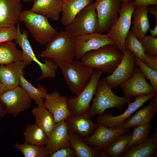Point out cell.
Listing matches in <instances>:
<instances>
[{"label":"cell","instance_id":"1","mask_svg":"<svg viewBox=\"0 0 157 157\" xmlns=\"http://www.w3.org/2000/svg\"><path fill=\"white\" fill-rule=\"evenodd\" d=\"M123 53L114 44H107L84 54L81 63L89 68L111 74L120 63Z\"/></svg>","mask_w":157,"mask_h":157},{"label":"cell","instance_id":"2","mask_svg":"<svg viewBox=\"0 0 157 157\" xmlns=\"http://www.w3.org/2000/svg\"><path fill=\"white\" fill-rule=\"evenodd\" d=\"M38 56L50 59L58 65L71 62L75 58L74 38L65 30L57 32Z\"/></svg>","mask_w":157,"mask_h":157},{"label":"cell","instance_id":"3","mask_svg":"<svg viewBox=\"0 0 157 157\" xmlns=\"http://www.w3.org/2000/svg\"><path fill=\"white\" fill-rule=\"evenodd\" d=\"M111 89L104 77L99 80L92 103L87 112L91 119L96 115H102L108 108L123 110L126 104L131 102L130 98L119 96L113 93Z\"/></svg>","mask_w":157,"mask_h":157},{"label":"cell","instance_id":"4","mask_svg":"<svg viewBox=\"0 0 157 157\" xmlns=\"http://www.w3.org/2000/svg\"><path fill=\"white\" fill-rule=\"evenodd\" d=\"M23 22L35 41L41 45L46 44L57 31L50 24L46 16L32 12L23 10L19 22Z\"/></svg>","mask_w":157,"mask_h":157},{"label":"cell","instance_id":"5","mask_svg":"<svg viewBox=\"0 0 157 157\" xmlns=\"http://www.w3.org/2000/svg\"><path fill=\"white\" fill-rule=\"evenodd\" d=\"M66 84L70 91L78 95L88 84L94 71L78 60L58 64Z\"/></svg>","mask_w":157,"mask_h":157},{"label":"cell","instance_id":"6","mask_svg":"<svg viewBox=\"0 0 157 157\" xmlns=\"http://www.w3.org/2000/svg\"><path fill=\"white\" fill-rule=\"evenodd\" d=\"M103 73L99 70L94 71L88 84L79 94L67 98V106L71 115L77 116L88 112L90 102L96 93L98 82Z\"/></svg>","mask_w":157,"mask_h":157},{"label":"cell","instance_id":"7","mask_svg":"<svg viewBox=\"0 0 157 157\" xmlns=\"http://www.w3.org/2000/svg\"><path fill=\"white\" fill-rule=\"evenodd\" d=\"M98 25L96 10L94 3H92L79 12L65 26V30L75 38L95 33Z\"/></svg>","mask_w":157,"mask_h":157},{"label":"cell","instance_id":"8","mask_svg":"<svg viewBox=\"0 0 157 157\" xmlns=\"http://www.w3.org/2000/svg\"><path fill=\"white\" fill-rule=\"evenodd\" d=\"M135 7L133 1L121 2L119 18L106 34L123 53L126 49L125 40L130 31L132 13Z\"/></svg>","mask_w":157,"mask_h":157},{"label":"cell","instance_id":"9","mask_svg":"<svg viewBox=\"0 0 157 157\" xmlns=\"http://www.w3.org/2000/svg\"><path fill=\"white\" fill-rule=\"evenodd\" d=\"M121 0H96L94 3L96 10L98 25L95 33L107 32L118 19Z\"/></svg>","mask_w":157,"mask_h":157},{"label":"cell","instance_id":"10","mask_svg":"<svg viewBox=\"0 0 157 157\" xmlns=\"http://www.w3.org/2000/svg\"><path fill=\"white\" fill-rule=\"evenodd\" d=\"M6 107L7 113L14 116L30 108L32 99L21 87L19 86L8 90L0 98Z\"/></svg>","mask_w":157,"mask_h":157},{"label":"cell","instance_id":"11","mask_svg":"<svg viewBox=\"0 0 157 157\" xmlns=\"http://www.w3.org/2000/svg\"><path fill=\"white\" fill-rule=\"evenodd\" d=\"M157 94H144L135 97L132 102L127 104L128 108L123 113L113 116L110 113H106L97 118V123L101 125L113 129L120 128L121 125L143 104Z\"/></svg>","mask_w":157,"mask_h":157},{"label":"cell","instance_id":"12","mask_svg":"<svg viewBox=\"0 0 157 157\" xmlns=\"http://www.w3.org/2000/svg\"><path fill=\"white\" fill-rule=\"evenodd\" d=\"M135 57L132 52L125 49L120 63L111 74L104 77L111 88H116L131 78L137 67Z\"/></svg>","mask_w":157,"mask_h":157},{"label":"cell","instance_id":"13","mask_svg":"<svg viewBox=\"0 0 157 157\" xmlns=\"http://www.w3.org/2000/svg\"><path fill=\"white\" fill-rule=\"evenodd\" d=\"M16 28L17 35L15 40L22 49V61L26 66L30 65L33 61H35L39 66L42 76L50 74L53 69L51 61L48 59H45L43 60L44 63L40 62L36 57L28 40V32L25 30L21 32L19 22L17 24Z\"/></svg>","mask_w":157,"mask_h":157},{"label":"cell","instance_id":"14","mask_svg":"<svg viewBox=\"0 0 157 157\" xmlns=\"http://www.w3.org/2000/svg\"><path fill=\"white\" fill-rule=\"evenodd\" d=\"M130 133L129 128L113 129L99 124L97 130L92 135L82 139L90 146L97 148L103 152L119 136Z\"/></svg>","mask_w":157,"mask_h":157},{"label":"cell","instance_id":"15","mask_svg":"<svg viewBox=\"0 0 157 157\" xmlns=\"http://www.w3.org/2000/svg\"><path fill=\"white\" fill-rule=\"evenodd\" d=\"M75 57L80 59L86 52L107 44H114L107 35L94 33L74 38Z\"/></svg>","mask_w":157,"mask_h":157},{"label":"cell","instance_id":"16","mask_svg":"<svg viewBox=\"0 0 157 157\" xmlns=\"http://www.w3.org/2000/svg\"><path fill=\"white\" fill-rule=\"evenodd\" d=\"M119 86L122 91L124 96L127 98L155 94L152 86L147 81L144 74L138 67L136 68L129 79Z\"/></svg>","mask_w":157,"mask_h":157},{"label":"cell","instance_id":"17","mask_svg":"<svg viewBox=\"0 0 157 157\" xmlns=\"http://www.w3.org/2000/svg\"><path fill=\"white\" fill-rule=\"evenodd\" d=\"M43 102L45 108L53 115L56 123L65 119L72 113L67 104V98L61 96L58 92L53 90L45 96Z\"/></svg>","mask_w":157,"mask_h":157},{"label":"cell","instance_id":"18","mask_svg":"<svg viewBox=\"0 0 157 157\" xmlns=\"http://www.w3.org/2000/svg\"><path fill=\"white\" fill-rule=\"evenodd\" d=\"M65 120L69 131L82 139L92 135L99 126L92 121L87 113L77 116L71 115Z\"/></svg>","mask_w":157,"mask_h":157},{"label":"cell","instance_id":"19","mask_svg":"<svg viewBox=\"0 0 157 157\" xmlns=\"http://www.w3.org/2000/svg\"><path fill=\"white\" fill-rule=\"evenodd\" d=\"M22 0H0V28L15 26L19 22Z\"/></svg>","mask_w":157,"mask_h":157},{"label":"cell","instance_id":"20","mask_svg":"<svg viewBox=\"0 0 157 157\" xmlns=\"http://www.w3.org/2000/svg\"><path fill=\"white\" fill-rule=\"evenodd\" d=\"M150 100L147 105L135 112L124 122L120 128L125 129L150 122L157 113V94Z\"/></svg>","mask_w":157,"mask_h":157},{"label":"cell","instance_id":"21","mask_svg":"<svg viewBox=\"0 0 157 157\" xmlns=\"http://www.w3.org/2000/svg\"><path fill=\"white\" fill-rule=\"evenodd\" d=\"M26 66L22 61L0 64V80L8 90L19 86L20 76Z\"/></svg>","mask_w":157,"mask_h":157},{"label":"cell","instance_id":"22","mask_svg":"<svg viewBox=\"0 0 157 157\" xmlns=\"http://www.w3.org/2000/svg\"><path fill=\"white\" fill-rule=\"evenodd\" d=\"M68 131L65 119L56 123L46 146L49 155L60 149L70 146Z\"/></svg>","mask_w":157,"mask_h":157},{"label":"cell","instance_id":"23","mask_svg":"<svg viewBox=\"0 0 157 157\" xmlns=\"http://www.w3.org/2000/svg\"><path fill=\"white\" fill-rule=\"evenodd\" d=\"M63 0H35L30 10L54 21L60 20Z\"/></svg>","mask_w":157,"mask_h":157},{"label":"cell","instance_id":"24","mask_svg":"<svg viewBox=\"0 0 157 157\" xmlns=\"http://www.w3.org/2000/svg\"><path fill=\"white\" fill-rule=\"evenodd\" d=\"M157 155V128L144 143L132 146L120 157H156Z\"/></svg>","mask_w":157,"mask_h":157},{"label":"cell","instance_id":"25","mask_svg":"<svg viewBox=\"0 0 157 157\" xmlns=\"http://www.w3.org/2000/svg\"><path fill=\"white\" fill-rule=\"evenodd\" d=\"M149 6L136 7L132 13L133 26L131 31L140 41L146 35L149 29Z\"/></svg>","mask_w":157,"mask_h":157},{"label":"cell","instance_id":"26","mask_svg":"<svg viewBox=\"0 0 157 157\" xmlns=\"http://www.w3.org/2000/svg\"><path fill=\"white\" fill-rule=\"evenodd\" d=\"M43 101L37 107L33 108L32 115L35 118V124L40 128L49 138L56 123L51 113L44 105Z\"/></svg>","mask_w":157,"mask_h":157},{"label":"cell","instance_id":"27","mask_svg":"<svg viewBox=\"0 0 157 157\" xmlns=\"http://www.w3.org/2000/svg\"><path fill=\"white\" fill-rule=\"evenodd\" d=\"M70 145L77 157H106L103 152L96 147L90 146L82 138L68 131Z\"/></svg>","mask_w":157,"mask_h":157},{"label":"cell","instance_id":"28","mask_svg":"<svg viewBox=\"0 0 157 157\" xmlns=\"http://www.w3.org/2000/svg\"><path fill=\"white\" fill-rule=\"evenodd\" d=\"M94 0H63L61 22L65 26L81 10L92 3Z\"/></svg>","mask_w":157,"mask_h":157},{"label":"cell","instance_id":"29","mask_svg":"<svg viewBox=\"0 0 157 157\" xmlns=\"http://www.w3.org/2000/svg\"><path fill=\"white\" fill-rule=\"evenodd\" d=\"M25 142L40 146L47 145L48 138L44 131L35 124L29 123L23 132Z\"/></svg>","mask_w":157,"mask_h":157},{"label":"cell","instance_id":"30","mask_svg":"<svg viewBox=\"0 0 157 157\" xmlns=\"http://www.w3.org/2000/svg\"><path fill=\"white\" fill-rule=\"evenodd\" d=\"M22 61V50L12 41L0 43V64L6 65Z\"/></svg>","mask_w":157,"mask_h":157},{"label":"cell","instance_id":"31","mask_svg":"<svg viewBox=\"0 0 157 157\" xmlns=\"http://www.w3.org/2000/svg\"><path fill=\"white\" fill-rule=\"evenodd\" d=\"M133 132L119 136L110 144L103 151L106 157H120L125 151Z\"/></svg>","mask_w":157,"mask_h":157},{"label":"cell","instance_id":"32","mask_svg":"<svg viewBox=\"0 0 157 157\" xmlns=\"http://www.w3.org/2000/svg\"><path fill=\"white\" fill-rule=\"evenodd\" d=\"M37 105L43 101L45 95L48 93L46 88L42 85L33 86L24 77L23 74L20 76L19 84Z\"/></svg>","mask_w":157,"mask_h":157},{"label":"cell","instance_id":"33","mask_svg":"<svg viewBox=\"0 0 157 157\" xmlns=\"http://www.w3.org/2000/svg\"><path fill=\"white\" fill-rule=\"evenodd\" d=\"M152 129V126L150 122L146 124L133 126V134L125 151L133 146L141 144L146 141L150 137V134Z\"/></svg>","mask_w":157,"mask_h":157},{"label":"cell","instance_id":"34","mask_svg":"<svg viewBox=\"0 0 157 157\" xmlns=\"http://www.w3.org/2000/svg\"><path fill=\"white\" fill-rule=\"evenodd\" d=\"M13 147L21 151L25 157H49V156L46 146H38L25 142L22 144L15 143Z\"/></svg>","mask_w":157,"mask_h":157},{"label":"cell","instance_id":"35","mask_svg":"<svg viewBox=\"0 0 157 157\" xmlns=\"http://www.w3.org/2000/svg\"><path fill=\"white\" fill-rule=\"evenodd\" d=\"M124 46L126 49L130 51L135 56L146 64L148 54L145 53L140 41L139 40L131 31H129L125 38Z\"/></svg>","mask_w":157,"mask_h":157},{"label":"cell","instance_id":"36","mask_svg":"<svg viewBox=\"0 0 157 157\" xmlns=\"http://www.w3.org/2000/svg\"><path fill=\"white\" fill-rule=\"evenodd\" d=\"M135 62L136 66L139 67L145 78L150 80L154 93L157 94V70L149 67L136 56Z\"/></svg>","mask_w":157,"mask_h":157},{"label":"cell","instance_id":"37","mask_svg":"<svg viewBox=\"0 0 157 157\" xmlns=\"http://www.w3.org/2000/svg\"><path fill=\"white\" fill-rule=\"evenodd\" d=\"M145 52L147 54L157 55V38L151 35H145L140 41Z\"/></svg>","mask_w":157,"mask_h":157},{"label":"cell","instance_id":"38","mask_svg":"<svg viewBox=\"0 0 157 157\" xmlns=\"http://www.w3.org/2000/svg\"><path fill=\"white\" fill-rule=\"evenodd\" d=\"M16 35L15 26L0 28V43L15 40Z\"/></svg>","mask_w":157,"mask_h":157},{"label":"cell","instance_id":"39","mask_svg":"<svg viewBox=\"0 0 157 157\" xmlns=\"http://www.w3.org/2000/svg\"><path fill=\"white\" fill-rule=\"evenodd\" d=\"M75 152L70 146L60 149L49 155V157H74Z\"/></svg>","mask_w":157,"mask_h":157},{"label":"cell","instance_id":"40","mask_svg":"<svg viewBox=\"0 0 157 157\" xmlns=\"http://www.w3.org/2000/svg\"><path fill=\"white\" fill-rule=\"evenodd\" d=\"M133 1L136 7L157 5V0H135Z\"/></svg>","mask_w":157,"mask_h":157},{"label":"cell","instance_id":"41","mask_svg":"<svg viewBox=\"0 0 157 157\" xmlns=\"http://www.w3.org/2000/svg\"><path fill=\"white\" fill-rule=\"evenodd\" d=\"M148 13L154 15L156 18V24H157V6L156 5H151L149 6Z\"/></svg>","mask_w":157,"mask_h":157},{"label":"cell","instance_id":"42","mask_svg":"<svg viewBox=\"0 0 157 157\" xmlns=\"http://www.w3.org/2000/svg\"><path fill=\"white\" fill-rule=\"evenodd\" d=\"M6 113H7L5 106L0 100V118L3 117Z\"/></svg>","mask_w":157,"mask_h":157},{"label":"cell","instance_id":"43","mask_svg":"<svg viewBox=\"0 0 157 157\" xmlns=\"http://www.w3.org/2000/svg\"><path fill=\"white\" fill-rule=\"evenodd\" d=\"M8 90V89L2 83L0 80V98L2 94Z\"/></svg>","mask_w":157,"mask_h":157},{"label":"cell","instance_id":"44","mask_svg":"<svg viewBox=\"0 0 157 157\" xmlns=\"http://www.w3.org/2000/svg\"><path fill=\"white\" fill-rule=\"evenodd\" d=\"M149 30L151 35L155 37L157 36V24L153 29H149Z\"/></svg>","mask_w":157,"mask_h":157},{"label":"cell","instance_id":"45","mask_svg":"<svg viewBox=\"0 0 157 157\" xmlns=\"http://www.w3.org/2000/svg\"><path fill=\"white\" fill-rule=\"evenodd\" d=\"M121 0L122 2L124 3H128L132 1V0Z\"/></svg>","mask_w":157,"mask_h":157},{"label":"cell","instance_id":"46","mask_svg":"<svg viewBox=\"0 0 157 157\" xmlns=\"http://www.w3.org/2000/svg\"><path fill=\"white\" fill-rule=\"evenodd\" d=\"M35 0H22L24 2H28L32 1H34Z\"/></svg>","mask_w":157,"mask_h":157}]
</instances>
